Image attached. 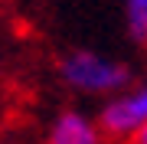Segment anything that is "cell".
<instances>
[{"mask_svg": "<svg viewBox=\"0 0 147 144\" xmlns=\"http://www.w3.org/2000/svg\"><path fill=\"white\" fill-rule=\"evenodd\" d=\"M59 75L69 89L85 95H118L131 82V69L121 59H111L95 49H72L59 59Z\"/></svg>", "mask_w": 147, "mask_h": 144, "instance_id": "6da1fadb", "label": "cell"}, {"mask_svg": "<svg viewBox=\"0 0 147 144\" xmlns=\"http://www.w3.org/2000/svg\"><path fill=\"white\" fill-rule=\"evenodd\" d=\"M101 138L111 141H131L141 128H147V82L111 95L98 112Z\"/></svg>", "mask_w": 147, "mask_h": 144, "instance_id": "7a4b0ae2", "label": "cell"}, {"mask_svg": "<svg viewBox=\"0 0 147 144\" xmlns=\"http://www.w3.org/2000/svg\"><path fill=\"white\" fill-rule=\"evenodd\" d=\"M46 144H101V128L88 115L69 108V112H62L53 121Z\"/></svg>", "mask_w": 147, "mask_h": 144, "instance_id": "3957f363", "label": "cell"}, {"mask_svg": "<svg viewBox=\"0 0 147 144\" xmlns=\"http://www.w3.org/2000/svg\"><path fill=\"white\" fill-rule=\"evenodd\" d=\"M124 26L134 43L147 46V0H124Z\"/></svg>", "mask_w": 147, "mask_h": 144, "instance_id": "277c9868", "label": "cell"}, {"mask_svg": "<svg viewBox=\"0 0 147 144\" xmlns=\"http://www.w3.org/2000/svg\"><path fill=\"white\" fill-rule=\"evenodd\" d=\"M131 144H147V128H141V131H137L134 138H131Z\"/></svg>", "mask_w": 147, "mask_h": 144, "instance_id": "5b68a950", "label": "cell"}]
</instances>
